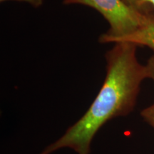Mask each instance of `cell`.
Returning a JSON list of instances; mask_svg holds the SVG:
<instances>
[{"label": "cell", "mask_w": 154, "mask_h": 154, "mask_svg": "<svg viewBox=\"0 0 154 154\" xmlns=\"http://www.w3.org/2000/svg\"><path fill=\"white\" fill-rule=\"evenodd\" d=\"M145 66L147 79H151L154 81V54L150 57Z\"/></svg>", "instance_id": "cell-6"}, {"label": "cell", "mask_w": 154, "mask_h": 154, "mask_svg": "<svg viewBox=\"0 0 154 154\" xmlns=\"http://www.w3.org/2000/svg\"><path fill=\"white\" fill-rule=\"evenodd\" d=\"M148 2L150 5L152 7H153V10H154V0H148Z\"/></svg>", "instance_id": "cell-8"}, {"label": "cell", "mask_w": 154, "mask_h": 154, "mask_svg": "<svg viewBox=\"0 0 154 154\" xmlns=\"http://www.w3.org/2000/svg\"><path fill=\"white\" fill-rule=\"evenodd\" d=\"M63 4L91 7L106 19L110 28L100 36L101 43L114 42L117 38L136 32L144 24L149 15L135 10L123 0H63Z\"/></svg>", "instance_id": "cell-2"}, {"label": "cell", "mask_w": 154, "mask_h": 154, "mask_svg": "<svg viewBox=\"0 0 154 154\" xmlns=\"http://www.w3.org/2000/svg\"><path fill=\"white\" fill-rule=\"evenodd\" d=\"M143 120L154 128V103L144 109L140 113Z\"/></svg>", "instance_id": "cell-5"}, {"label": "cell", "mask_w": 154, "mask_h": 154, "mask_svg": "<svg viewBox=\"0 0 154 154\" xmlns=\"http://www.w3.org/2000/svg\"><path fill=\"white\" fill-rule=\"evenodd\" d=\"M138 46L117 42L108 51L106 74L95 99L79 120L39 154H51L65 148L78 154H90L92 140L107 121L124 116L134 110L140 84L146 76V66L138 62Z\"/></svg>", "instance_id": "cell-1"}, {"label": "cell", "mask_w": 154, "mask_h": 154, "mask_svg": "<svg viewBox=\"0 0 154 154\" xmlns=\"http://www.w3.org/2000/svg\"><path fill=\"white\" fill-rule=\"evenodd\" d=\"M7 1H15L21 2H26L29 4V5H32V7H36V8L41 7L44 3V0H0L1 2H5Z\"/></svg>", "instance_id": "cell-7"}, {"label": "cell", "mask_w": 154, "mask_h": 154, "mask_svg": "<svg viewBox=\"0 0 154 154\" xmlns=\"http://www.w3.org/2000/svg\"><path fill=\"white\" fill-rule=\"evenodd\" d=\"M127 42L138 46H145L154 51V14L148 15L146 22L132 34L115 40L114 43Z\"/></svg>", "instance_id": "cell-3"}, {"label": "cell", "mask_w": 154, "mask_h": 154, "mask_svg": "<svg viewBox=\"0 0 154 154\" xmlns=\"http://www.w3.org/2000/svg\"><path fill=\"white\" fill-rule=\"evenodd\" d=\"M127 5L135 10L144 14L153 12V9L148 2V0H123Z\"/></svg>", "instance_id": "cell-4"}]
</instances>
